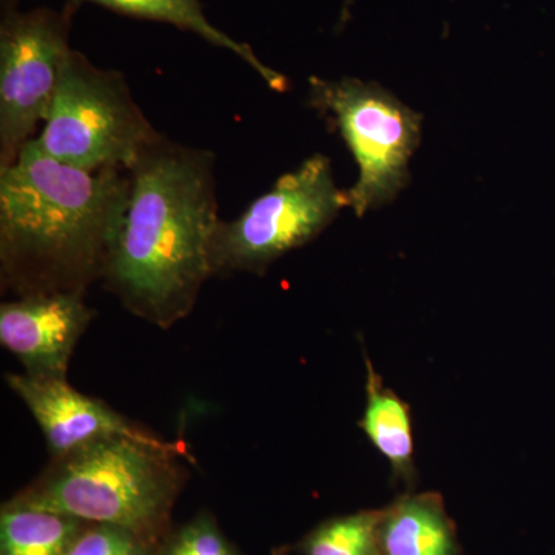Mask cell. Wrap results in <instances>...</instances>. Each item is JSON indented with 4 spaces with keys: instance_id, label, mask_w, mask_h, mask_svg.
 Segmentation results:
<instances>
[{
    "instance_id": "cell-7",
    "label": "cell",
    "mask_w": 555,
    "mask_h": 555,
    "mask_svg": "<svg viewBox=\"0 0 555 555\" xmlns=\"http://www.w3.org/2000/svg\"><path fill=\"white\" fill-rule=\"evenodd\" d=\"M69 16L7 9L0 25V167L10 166L46 122L67 60Z\"/></svg>"
},
{
    "instance_id": "cell-12",
    "label": "cell",
    "mask_w": 555,
    "mask_h": 555,
    "mask_svg": "<svg viewBox=\"0 0 555 555\" xmlns=\"http://www.w3.org/2000/svg\"><path fill=\"white\" fill-rule=\"evenodd\" d=\"M83 521L7 503L0 516V555H67Z\"/></svg>"
},
{
    "instance_id": "cell-9",
    "label": "cell",
    "mask_w": 555,
    "mask_h": 555,
    "mask_svg": "<svg viewBox=\"0 0 555 555\" xmlns=\"http://www.w3.org/2000/svg\"><path fill=\"white\" fill-rule=\"evenodd\" d=\"M93 317L82 294L17 298L0 306V343L30 377L67 379L73 350Z\"/></svg>"
},
{
    "instance_id": "cell-5",
    "label": "cell",
    "mask_w": 555,
    "mask_h": 555,
    "mask_svg": "<svg viewBox=\"0 0 555 555\" xmlns=\"http://www.w3.org/2000/svg\"><path fill=\"white\" fill-rule=\"evenodd\" d=\"M310 104L345 139L360 177L347 190L357 217L397 198L406 188L409 160L422 139V116L378 83L310 79Z\"/></svg>"
},
{
    "instance_id": "cell-10",
    "label": "cell",
    "mask_w": 555,
    "mask_h": 555,
    "mask_svg": "<svg viewBox=\"0 0 555 555\" xmlns=\"http://www.w3.org/2000/svg\"><path fill=\"white\" fill-rule=\"evenodd\" d=\"M379 555H456L454 529L440 500L416 495L383 511Z\"/></svg>"
},
{
    "instance_id": "cell-16",
    "label": "cell",
    "mask_w": 555,
    "mask_h": 555,
    "mask_svg": "<svg viewBox=\"0 0 555 555\" xmlns=\"http://www.w3.org/2000/svg\"><path fill=\"white\" fill-rule=\"evenodd\" d=\"M164 555H238L222 537L214 521L201 517L193 521L167 546Z\"/></svg>"
},
{
    "instance_id": "cell-14",
    "label": "cell",
    "mask_w": 555,
    "mask_h": 555,
    "mask_svg": "<svg viewBox=\"0 0 555 555\" xmlns=\"http://www.w3.org/2000/svg\"><path fill=\"white\" fill-rule=\"evenodd\" d=\"M383 511L328 520L305 542L306 555H379Z\"/></svg>"
},
{
    "instance_id": "cell-3",
    "label": "cell",
    "mask_w": 555,
    "mask_h": 555,
    "mask_svg": "<svg viewBox=\"0 0 555 555\" xmlns=\"http://www.w3.org/2000/svg\"><path fill=\"white\" fill-rule=\"evenodd\" d=\"M175 452L115 437L54 456L10 505L116 526L141 537L158 524L177 492Z\"/></svg>"
},
{
    "instance_id": "cell-13",
    "label": "cell",
    "mask_w": 555,
    "mask_h": 555,
    "mask_svg": "<svg viewBox=\"0 0 555 555\" xmlns=\"http://www.w3.org/2000/svg\"><path fill=\"white\" fill-rule=\"evenodd\" d=\"M361 427L374 447L389 460L401 476L412 470L414 440L406 404L385 389L369 364L367 404Z\"/></svg>"
},
{
    "instance_id": "cell-15",
    "label": "cell",
    "mask_w": 555,
    "mask_h": 555,
    "mask_svg": "<svg viewBox=\"0 0 555 555\" xmlns=\"http://www.w3.org/2000/svg\"><path fill=\"white\" fill-rule=\"evenodd\" d=\"M67 555H144L141 537L116 528L96 525L82 531Z\"/></svg>"
},
{
    "instance_id": "cell-4",
    "label": "cell",
    "mask_w": 555,
    "mask_h": 555,
    "mask_svg": "<svg viewBox=\"0 0 555 555\" xmlns=\"http://www.w3.org/2000/svg\"><path fill=\"white\" fill-rule=\"evenodd\" d=\"M158 137L124 76L72 50L35 142L50 158L78 169L130 170Z\"/></svg>"
},
{
    "instance_id": "cell-11",
    "label": "cell",
    "mask_w": 555,
    "mask_h": 555,
    "mask_svg": "<svg viewBox=\"0 0 555 555\" xmlns=\"http://www.w3.org/2000/svg\"><path fill=\"white\" fill-rule=\"evenodd\" d=\"M72 2L100 3V5L116 11V13L141 17V20L166 22V24L175 25L181 30L195 33V35L206 39L207 42L232 51L241 60L247 62L272 89L278 91L286 89V79L280 73L266 67L255 56L250 47L230 38L207 21L199 0H72Z\"/></svg>"
},
{
    "instance_id": "cell-2",
    "label": "cell",
    "mask_w": 555,
    "mask_h": 555,
    "mask_svg": "<svg viewBox=\"0 0 555 555\" xmlns=\"http://www.w3.org/2000/svg\"><path fill=\"white\" fill-rule=\"evenodd\" d=\"M129 170H82L35 139L0 167V276L17 297L86 294L102 281L129 201Z\"/></svg>"
},
{
    "instance_id": "cell-1",
    "label": "cell",
    "mask_w": 555,
    "mask_h": 555,
    "mask_svg": "<svg viewBox=\"0 0 555 555\" xmlns=\"http://www.w3.org/2000/svg\"><path fill=\"white\" fill-rule=\"evenodd\" d=\"M129 175L127 210L102 283L134 317L169 328L192 312L215 275V156L159 133Z\"/></svg>"
},
{
    "instance_id": "cell-8",
    "label": "cell",
    "mask_w": 555,
    "mask_h": 555,
    "mask_svg": "<svg viewBox=\"0 0 555 555\" xmlns=\"http://www.w3.org/2000/svg\"><path fill=\"white\" fill-rule=\"evenodd\" d=\"M5 382L35 416L53 459L115 437L133 438L178 455L184 454V444L145 433L104 401L73 389L67 379L9 374Z\"/></svg>"
},
{
    "instance_id": "cell-6",
    "label": "cell",
    "mask_w": 555,
    "mask_h": 555,
    "mask_svg": "<svg viewBox=\"0 0 555 555\" xmlns=\"http://www.w3.org/2000/svg\"><path fill=\"white\" fill-rule=\"evenodd\" d=\"M345 207H349V195L335 184L331 159L310 156L238 218L219 221L215 275L264 273L276 259L317 238Z\"/></svg>"
}]
</instances>
